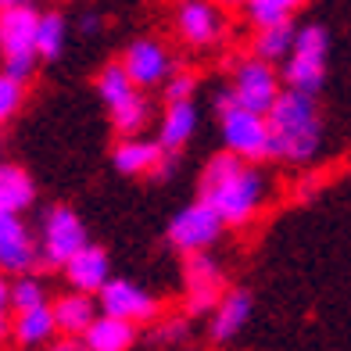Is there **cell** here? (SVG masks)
Segmentation results:
<instances>
[{"instance_id": "6da1fadb", "label": "cell", "mask_w": 351, "mask_h": 351, "mask_svg": "<svg viewBox=\"0 0 351 351\" xmlns=\"http://www.w3.org/2000/svg\"><path fill=\"white\" fill-rule=\"evenodd\" d=\"M269 176L262 165L241 162L226 151L212 154L197 176V197L222 219V226H247L269 201Z\"/></svg>"}, {"instance_id": "7a4b0ae2", "label": "cell", "mask_w": 351, "mask_h": 351, "mask_svg": "<svg viewBox=\"0 0 351 351\" xmlns=\"http://www.w3.org/2000/svg\"><path fill=\"white\" fill-rule=\"evenodd\" d=\"M269 125V151L276 162L291 169H308L319 162L326 143V125L319 101L298 90H283L273 101V108L265 111Z\"/></svg>"}, {"instance_id": "3957f363", "label": "cell", "mask_w": 351, "mask_h": 351, "mask_svg": "<svg viewBox=\"0 0 351 351\" xmlns=\"http://www.w3.org/2000/svg\"><path fill=\"white\" fill-rule=\"evenodd\" d=\"M326 69H330V36H326V29L315 25V22L298 25L291 54H287L283 65H280L283 90H298V93L315 97L326 83Z\"/></svg>"}, {"instance_id": "277c9868", "label": "cell", "mask_w": 351, "mask_h": 351, "mask_svg": "<svg viewBox=\"0 0 351 351\" xmlns=\"http://www.w3.org/2000/svg\"><path fill=\"white\" fill-rule=\"evenodd\" d=\"M215 119H219V140H222V151L226 154L241 158V162H251V165H262L265 158H273L265 115L233 104L230 93L222 90L215 97Z\"/></svg>"}, {"instance_id": "5b68a950", "label": "cell", "mask_w": 351, "mask_h": 351, "mask_svg": "<svg viewBox=\"0 0 351 351\" xmlns=\"http://www.w3.org/2000/svg\"><path fill=\"white\" fill-rule=\"evenodd\" d=\"M36 19L40 11L33 4L4 8L0 11V72L29 83L36 72Z\"/></svg>"}, {"instance_id": "8992f818", "label": "cell", "mask_w": 351, "mask_h": 351, "mask_svg": "<svg viewBox=\"0 0 351 351\" xmlns=\"http://www.w3.org/2000/svg\"><path fill=\"white\" fill-rule=\"evenodd\" d=\"M90 244L86 222L79 219L65 204L47 208L40 219V233H36V247H40V265L47 269H61L79 247Z\"/></svg>"}, {"instance_id": "52a82bcc", "label": "cell", "mask_w": 351, "mask_h": 351, "mask_svg": "<svg viewBox=\"0 0 351 351\" xmlns=\"http://www.w3.org/2000/svg\"><path fill=\"white\" fill-rule=\"evenodd\" d=\"M222 230H226V226H222V219L197 197V201L183 204V208L169 219L165 244L176 254H183V258H186V254H204V251H212L219 244Z\"/></svg>"}, {"instance_id": "ba28073f", "label": "cell", "mask_w": 351, "mask_h": 351, "mask_svg": "<svg viewBox=\"0 0 351 351\" xmlns=\"http://www.w3.org/2000/svg\"><path fill=\"white\" fill-rule=\"evenodd\" d=\"M230 101L233 104H241L247 111H258V115H265L269 108H273V101L283 93V79H280V69L276 65H269V61L262 58H241L233 65V75H230Z\"/></svg>"}, {"instance_id": "9c48e42d", "label": "cell", "mask_w": 351, "mask_h": 351, "mask_svg": "<svg viewBox=\"0 0 351 351\" xmlns=\"http://www.w3.org/2000/svg\"><path fill=\"white\" fill-rule=\"evenodd\" d=\"M172 29L190 51H212L226 36V11L212 0H176Z\"/></svg>"}, {"instance_id": "30bf717a", "label": "cell", "mask_w": 351, "mask_h": 351, "mask_svg": "<svg viewBox=\"0 0 351 351\" xmlns=\"http://www.w3.org/2000/svg\"><path fill=\"white\" fill-rule=\"evenodd\" d=\"M97 308L104 315H115L122 323H133V326H147L162 315V301H158L154 291H147L143 283L136 280H125V276H111L101 294H97Z\"/></svg>"}, {"instance_id": "8fae6325", "label": "cell", "mask_w": 351, "mask_h": 351, "mask_svg": "<svg viewBox=\"0 0 351 351\" xmlns=\"http://www.w3.org/2000/svg\"><path fill=\"white\" fill-rule=\"evenodd\" d=\"M122 69H125V75L133 79V86L136 90H162V83L165 79L180 69L176 65V58H172V51L162 43V40H154V36H140V40H133L130 47L122 51Z\"/></svg>"}, {"instance_id": "7c38bea8", "label": "cell", "mask_w": 351, "mask_h": 351, "mask_svg": "<svg viewBox=\"0 0 351 351\" xmlns=\"http://www.w3.org/2000/svg\"><path fill=\"white\" fill-rule=\"evenodd\" d=\"M226 291V276L222 265L212 258V251L204 254H186V269H183V298H186V312L190 315H208L215 308V301Z\"/></svg>"}, {"instance_id": "4fadbf2b", "label": "cell", "mask_w": 351, "mask_h": 351, "mask_svg": "<svg viewBox=\"0 0 351 351\" xmlns=\"http://www.w3.org/2000/svg\"><path fill=\"white\" fill-rule=\"evenodd\" d=\"M36 265H40L36 233L25 226L19 212L0 208V273L22 276V273H33Z\"/></svg>"}, {"instance_id": "5bb4252c", "label": "cell", "mask_w": 351, "mask_h": 351, "mask_svg": "<svg viewBox=\"0 0 351 351\" xmlns=\"http://www.w3.org/2000/svg\"><path fill=\"white\" fill-rule=\"evenodd\" d=\"M251 312H254V298H251L247 287H230V291H222V298L215 301V308L208 312V337H212V344L237 341L247 330Z\"/></svg>"}, {"instance_id": "9a60e30c", "label": "cell", "mask_w": 351, "mask_h": 351, "mask_svg": "<svg viewBox=\"0 0 351 351\" xmlns=\"http://www.w3.org/2000/svg\"><path fill=\"white\" fill-rule=\"evenodd\" d=\"M61 273H65L69 280V291H79V294H93L97 298L101 294V287L115 276L111 273V258H108V251L101 244H86V247H79L72 258L61 265Z\"/></svg>"}, {"instance_id": "2e32d148", "label": "cell", "mask_w": 351, "mask_h": 351, "mask_svg": "<svg viewBox=\"0 0 351 351\" xmlns=\"http://www.w3.org/2000/svg\"><path fill=\"white\" fill-rule=\"evenodd\" d=\"M197 125H201V111L194 101H172L165 104L162 111V119H158V147L169 151V154H180L190 140H194L197 133Z\"/></svg>"}, {"instance_id": "e0dca14e", "label": "cell", "mask_w": 351, "mask_h": 351, "mask_svg": "<svg viewBox=\"0 0 351 351\" xmlns=\"http://www.w3.org/2000/svg\"><path fill=\"white\" fill-rule=\"evenodd\" d=\"M51 312H54L58 337H83V333L90 330V323L101 315L97 298L79 294V291H65V294L51 298Z\"/></svg>"}, {"instance_id": "ac0fdd59", "label": "cell", "mask_w": 351, "mask_h": 351, "mask_svg": "<svg viewBox=\"0 0 351 351\" xmlns=\"http://www.w3.org/2000/svg\"><path fill=\"white\" fill-rule=\"evenodd\" d=\"M169 151L158 147V140L151 136H119L115 151H111V165L122 176H154L158 162H162Z\"/></svg>"}, {"instance_id": "d6986e66", "label": "cell", "mask_w": 351, "mask_h": 351, "mask_svg": "<svg viewBox=\"0 0 351 351\" xmlns=\"http://www.w3.org/2000/svg\"><path fill=\"white\" fill-rule=\"evenodd\" d=\"M11 337L19 348L25 351H43L58 337V326H54V312L51 305H40V308H25V312H11Z\"/></svg>"}, {"instance_id": "ffe728a7", "label": "cell", "mask_w": 351, "mask_h": 351, "mask_svg": "<svg viewBox=\"0 0 351 351\" xmlns=\"http://www.w3.org/2000/svg\"><path fill=\"white\" fill-rule=\"evenodd\" d=\"M136 330H140V326L122 323V319L101 312V315L90 323V330L83 333V344H86L90 351H130V348L136 344Z\"/></svg>"}, {"instance_id": "44dd1931", "label": "cell", "mask_w": 351, "mask_h": 351, "mask_svg": "<svg viewBox=\"0 0 351 351\" xmlns=\"http://www.w3.org/2000/svg\"><path fill=\"white\" fill-rule=\"evenodd\" d=\"M36 204V183L22 165H0V208L29 212Z\"/></svg>"}, {"instance_id": "7402d4cb", "label": "cell", "mask_w": 351, "mask_h": 351, "mask_svg": "<svg viewBox=\"0 0 351 351\" xmlns=\"http://www.w3.org/2000/svg\"><path fill=\"white\" fill-rule=\"evenodd\" d=\"M294 22H280V25H262L254 29V40H251V54L269 61V65H283V58L291 54V43H294Z\"/></svg>"}, {"instance_id": "603a6c76", "label": "cell", "mask_w": 351, "mask_h": 351, "mask_svg": "<svg viewBox=\"0 0 351 351\" xmlns=\"http://www.w3.org/2000/svg\"><path fill=\"white\" fill-rule=\"evenodd\" d=\"M69 43V22L61 11H40L36 19V58L40 61H54L61 58Z\"/></svg>"}, {"instance_id": "cb8c5ba5", "label": "cell", "mask_w": 351, "mask_h": 351, "mask_svg": "<svg viewBox=\"0 0 351 351\" xmlns=\"http://www.w3.org/2000/svg\"><path fill=\"white\" fill-rule=\"evenodd\" d=\"M108 115H111V130H115L119 136H140L151 122V101H147L143 90H136L130 101L119 104L115 111H108Z\"/></svg>"}, {"instance_id": "d4e9b609", "label": "cell", "mask_w": 351, "mask_h": 351, "mask_svg": "<svg viewBox=\"0 0 351 351\" xmlns=\"http://www.w3.org/2000/svg\"><path fill=\"white\" fill-rule=\"evenodd\" d=\"M97 97L104 101V108L108 111H115L119 104H125L136 93V86H133V79L125 75V69H122V61H108V65L97 72Z\"/></svg>"}, {"instance_id": "484cf974", "label": "cell", "mask_w": 351, "mask_h": 351, "mask_svg": "<svg viewBox=\"0 0 351 351\" xmlns=\"http://www.w3.org/2000/svg\"><path fill=\"white\" fill-rule=\"evenodd\" d=\"M308 0H247L244 14L254 29L262 25H280V22H294V14L305 8Z\"/></svg>"}, {"instance_id": "4316f807", "label": "cell", "mask_w": 351, "mask_h": 351, "mask_svg": "<svg viewBox=\"0 0 351 351\" xmlns=\"http://www.w3.org/2000/svg\"><path fill=\"white\" fill-rule=\"evenodd\" d=\"M8 298H11V312H25V308H40L51 305V294H47V283L36 273H22L8 283Z\"/></svg>"}, {"instance_id": "83f0119b", "label": "cell", "mask_w": 351, "mask_h": 351, "mask_svg": "<svg viewBox=\"0 0 351 351\" xmlns=\"http://www.w3.org/2000/svg\"><path fill=\"white\" fill-rule=\"evenodd\" d=\"M162 97H165V104H172V101H194L197 97V72L176 69L162 83Z\"/></svg>"}, {"instance_id": "f1b7e54d", "label": "cell", "mask_w": 351, "mask_h": 351, "mask_svg": "<svg viewBox=\"0 0 351 351\" xmlns=\"http://www.w3.org/2000/svg\"><path fill=\"white\" fill-rule=\"evenodd\" d=\"M22 101H25V83H19V79L0 72V125L19 115Z\"/></svg>"}, {"instance_id": "f546056e", "label": "cell", "mask_w": 351, "mask_h": 351, "mask_svg": "<svg viewBox=\"0 0 351 351\" xmlns=\"http://www.w3.org/2000/svg\"><path fill=\"white\" fill-rule=\"evenodd\" d=\"M186 333H190L186 319H165L162 326H154V344H162V348L180 344V341H186Z\"/></svg>"}, {"instance_id": "4dcf8cb0", "label": "cell", "mask_w": 351, "mask_h": 351, "mask_svg": "<svg viewBox=\"0 0 351 351\" xmlns=\"http://www.w3.org/2000/svg\"><path fill=\"white\" fill-rule=\"evenodd\" d=\"M11 330V298H8V280L0 276V337Z\"/></svg>"}, {"instance_id": "1f68e13d", "label": "cell", "mask_w": 351, "mask_h": 351, "mask_svg": "<svg viewBox=\"0 0 351 351\" xmlns=\"http://www.w3.org/2000/svg\"><path fill=\"white\" fill-rule=\"evenodd\" d=\"M43 351H90V348L83 344V337H54Z\"/></svg>"}, {"instance_id": "d6a6232c", "label": "cell", "mask_w": 351, "mask_h": 351, "mask_svg": "<svg viewBox=\"0 0 351 351\" xmlns=\"http://www.w3.org/2000/svg\"><path fill=\"white\" fill-rule=\"evenodd\" d=\"M79 33H101V14H93V11H86L83 19H79Z\"/></svg>"}, {"instance_id": "836d02e7", "label": "cell", "mask_w": 351, "mask_h": 351, "mask_svg": "<svg viewBox=\"0 0 351 351\" xmlns=\"http://www.w3.org/2000/svg\"><path fill=\"white\" fill-rule=\"evenodd\" d=\"M315 190H319V180H301V186H298V201H312L315 197Z\"/></svg>"}, {"instance_id": "e575fe53", "label": "cell", "mask_w": 351, "mask_h": 351, "mask_svg": "<svg viewBox=\"0 0 351 351\" xmlns=\"http://www.w3.org/2000/svg\"><path fill=\"white\" fill-rule=\"evenodd\" d=\"M212 4H219L222 11H244L247 0H212Z\"/></svg>"}, {"instance_id": "d590c367", "label": "cell", "mask_w": 351, "mask_h": 351, "mask_svg": "<svg viewBox=\"0 0 351 351\" xmlns=\"http://www.w3.org/2000/svg\"><path fill=\"white\" fill-rule=\"evenodd\" d=\"M22 4H33V0H0V11L4 8H22Z\"/></svg>"}]
</instances>
